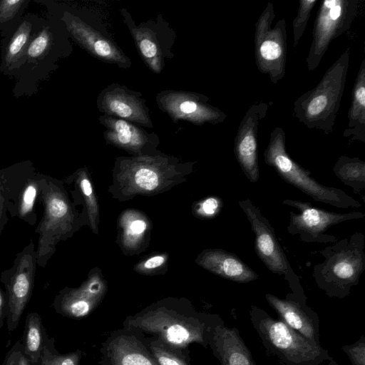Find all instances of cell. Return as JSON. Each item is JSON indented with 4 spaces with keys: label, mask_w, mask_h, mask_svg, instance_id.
I'll list each match as a JSON object with an SVG mask.
<instances>
[{
    "label": "cell",
    "mask_w": 365,
    "mask_h": 365,
    "mask_svg": "<svg viewBox=\"0 0 365 365\" xmlns=\"http://www.w3.org/2000/svg\"><path fill=\"white\" fill-rule=\"evenodd\" d=\"M99 123L105 128L107 144L122 149L131 155L153 154L158 151V135L125 120L102 114Z\"/></svg>",
    "instance_id": "ffe728a7"
},
{
    "label": "cell",
    "mask_w": 365,
    "mask_h": 365,
    "mask_svg": "<svg viewBox=\"0 0 365 365\" xmlns=\"http://www.w3.org/2000/svg\"><path fill=\"white\" fill-rule=\"evenodd\" d=\"M36 172L31 160L21 161L0 168V190L8 197V210L12 217H16V202L24 184Z\"/></svg>",
    "instance_id": "4316f807"
},
{
    "label": "cell",
    "mask_w": 365,
    "mask_h": 365,
    "mask_svg": "<svg viewBox=\"0 0 365 365\" xmlns=\"http://www.w3.org/2000/svg\"><path fill=\"white\" fill-rule=\"evenodd\" d=\"M285 132L280 126L270 133L264 152L265 163L272 167L284 181L292 185L315 201L338 208H358L361 203L342 190L323 185L311 177L308 170L292 160L286 150Z\"/></svg>",
    "instance_id": "52a82bcc"
},
{
    "label": "cell",
    "mask_w": 365,
    "mask_h": 365,
    "mask_svg": "<svg viewBox=\"0 0 365 365\" xmlns=\"http://www.w3.org/2000/svg\"><path fill=\"white\" fill-rule=\"evenodd\" d=\"M1 365H32L24 354L20 340L16 341L6 353Z\"/></svg>",
    "instance_id": "74e56055"
},
{
    "label": "cell",
    "mask_w": 365,
    "mask_h": 365,
    "mask_svg": "<svg viewBox=\"0 0 365 365\" xmlns=\"http://www.w3.org/2000/svg\"><path fill=\"white\" fill-rule=\"evenodd\" d=\"M274 18V6L269 2L255 23L254 43L257 69L275 84L285 76L287 44L286 20L279 19L272 28Z\"/></svg>",
    "instance_id": "9c48e42d"
},
{
    "label": "cell",
    "mask_w": 365,
    "mask_h": 365,
    "mask_svg": "<svg viewBox=\"0 0 365 365\" xmlns=\"http://www.w3.org/2000/svg\"><path fill=\"white\" fill-rule=\"evenodd\" d=\"M120 13L140 58L151 71L160 74L165 61L174 56L172 49L175 31L160 14L155 19L136 24L126 9H120Z\"/></svg>",
    "instance_id": "30bf717a"
},
{
    "label": "cell",
    "mask_w": 365,
    "mask_h": 365,
    "mask_svg": "<svg viewBox=\"0 0 365 365\" xmlns=\"http://www.w3.org/2000/svg\"><path fill=\"white\" fill-rule=\"evenodd\" d=\"M53 342V339H48L39 365H78L79 359L78 353L61 355L56 353Z\"/></svg>",
    "instance_id": "e575fe53"
},
{
    "label": "cell",
    "mask_w": 365,
    "mask_h": 365,
    "mask_svg": "<svg viewBox=\"0 0 365 365\" xmlns=\"http://www.w3.org/2000/svg\"><path fill=\"white\" fill-rule=\"evenodd\" d=\"M103 114L119 118L140 127L153 128L150 109L140 92L113 83L103 88L96 100Z\"/></svg>",
    "instance_id": "e0dca14e"
},
{
    "label": "cell",
    "mask_w": 365,
    "mask_h": 365,
    "mask_svg": "<svg viewBox=\"0 0 365 365\" xmlns=\"http://www.w3.org/2000/svg\"><path fill=\"white\" fill-rule=\"evenodd\" d=\"M317 0H300L297 16L292 21L293 46H297L308 24L311 12Z\"/></svg>",
    "instance_id": "836d02e7"
},
{
    "label": "cell",
    "mask_w": 365,
    "mask_h": 365,
    "mask_svg": "<svg viewBox=\"0 0 365 365\" xmlns=\"http://www.w3.org/2000/svg\"><path fill=\"white\" fill-rule=\"evenodd\" d=\"M347 353L354 365H364V342L349 348Z\"/></svg>",
    "instance_id": "60d3db41"
},
{
    "label": "cell",
    "mask_w": 365,
    "mask_h": 365,
    "mask_svg": "<svg viewBox=\"0 0 365 365\" xmlns=\"http://www.w3.org/2000/svg\"><path fill=\"white\" fill-rule=\"evenodd\" d=\"M151 350L159 365H187L183 359L160 346L152 345Z\"/></svg>",
    "instance_id": "f35d334b"
},
{
    "label": "cell",
    "mask_w": 365,
    "mask_h": 365,
    "mask_svg": "<svg viewBox=\"0 0 365 365\" xmlns=\"http://www.w3.org/2000/svg\"><path fill=\"white\" fill-rule=\"evenodd\" d=\"M107 282L101 270L91 269L86 279L78 288L66 287L56 296L52 304L55 310L66 317L80 318L89 314L102 300Z\"/></svg>",
    "instance_id": "d6986e66"
},
{
    "label": "cell",
    "mask_w": 365,
    "mask_h": 365,
    "mask_svg": "<svg viewBox=\"0 0 365 365\" xmlns=\"http://www.w3.org/2000/svg\"><path fill=\"white\" fill-rule=\"evenodd\" d=\"M6 297L0 288V330L4 325V320L6 317Z\"/></svg>",
    "instance_id": "b9f144b4"
},
{
    "label": "cell",
    "mask_w": 365,
    "mask_h": 365,
    "mask_svg": "<svg viewBox=\"0 0 365 365\" xmlns=\"http://www.w3.org/2000/svg\"><path fill=\"white\" fill-rule=\"evenodd\" d=\"M128 326L158 336L165 344L177 348L193 342H205L206 327L198 319L187 317L166 307L150 309L130 319Z\"/></svg>",
    "instance_id": "7c38bea8"
},
{
    "label": "cell",
    "mask_w": 365,
    "mask_h": 365,
    "mask_svg": "<svg viewBox=\"0 0 365 365\" xmlns=\"http://www.w3.org/2000/svg\"><path fill=\"white\" fill-rule=\"evenodd\" d=\"M155 101L159 109L175 123L182 120L201 126L217 125L227 118L226 113L212 106L209 97L201 93L163 90L156 95Z\"/></svg>",
    "instance_id": "2e32d148"
},
{
    "label": "cell",
    "mask_w": 365,
    "mask_h": 365,
    "mask_svg": "<svg viewBox=\"0 0 365 365\" xmlns=\"http://www.w3.org/2000/svg\"><path fill=\"white\" fill-rule=\"evenodd\" d=\"M365 236L355 232L320 251L324 257L313 268L317 286L327 295L343 298L359 282L365 269Z\"/></svg>",
    "instance_id": "8992f818"
},
{
    "label": "cell",
    "mask_w": 365,
    "mask_h": 365,
    "mask_svg": "<svg viewBox=\"0 0 365 365\" xmlns=\"http://www.w3.org/2000/svg\"><path fill=\"white\" fill-rule=\"evenodd\" d=\"M195 163L182 162L160 150L153 154L118 157L108 190L120 202L138 195L153 196L185 181Z\"/></svg>",
    "instance_id": "6da1fadb"
},
{
    "label": "cell",
    "mask_w": 365,
    "mask_h": 365,
    "mask_svg": "<svg viewBox=\"0 0 365 365\" xmlns=\"http://www.w3.org/2000/svg\"><path fill=\"white\" fill-rule=\"evenodd\" d=\"M212 336L222 365H255L237 331L217 325L214 328Z\"/></svg>",
    "instance_id": "d4e9b609"
},
{
    "label": "cell",
    "mask_w": 365,
    "mask_h": 365,
    "mask_svg": "<svg viewBox=\"0 0 365 365\" xmlns=\"http://www.w3.org/2000/svg\"><path fill=\"white\" fill-rule=\"evenodd\" d=\"M238 203L254 232L255 250L258 257L272 273L284 276L290 285L299 284L298 277L289 263L269 220L249 198Z\"/></svg>",
    "instance_id": "9a60e30c"
},
{
    "label": "cell",
    "mask_w": 365,
    "mask_h": 365,
    "mask_svg": "<svg viewBox=\"0 0 365 365\" xmlns=\"http://www.w3.org/2000/svg\"><path fill=\"white\" fill-rule=\"evenodd\" d=\"M223 207V201L218 196H208L192 207V212L197 217L210 220L216 217Z\"/></svg>",
    "instance_id": "8d00e7d4"
},
{
    "label": "cell",
    "mask_w": 365,
    "mask_h": 365,
    "mask_svg": "<svg viewBox=\"0 0 365 365\" xmlns=\"http://www.w3.org/2000/svg\"><path fill=\"white\" fill-rule=\"evenodd\" d=\"M118 243L125 255H137L147 249L152 224L149 218L137 210H126L118 219Z\"/></svg>",
    "instance_id": "cb8c5ba5"
},
{
    "label": "cell",
    "mask_w": 365,
    "mask_h": 365,
    "mask_svg": "<svg viewBox=\"0 0 365 365\" xmlns=\"http://www.w3.org/2000/svg\"><path fill=\"white\" fill-rule=\"evenodd\" d=\"M43 173L32 174L24 184L18 196L16 217L33 226L37 221L36 203L41 190V180Z\"/></svg>",
    "instance_id": "4dcf8cb0"
},
{
    "label": "cell",
    "mask_w": 365,
    "mask_h": 365,
    "mask_svg": "<svg viewBox=\"0 0 365 365\" xmlns=\"http://www.w3.org/2000/svg\"><path fill=\"white\" fill-rule=\"evenodd\" d=\"M31 0H0V35L9 34L24 16Z\"/></svg>",
    "instance_id": "d6a6232c"
},
{
    "label": "cell",
    "mask_w": 365,
    "mask_h": 365,
    "mask_svg": "<svg viewBox=\"0 0 365 365\" xmlns=\"http://www.w3.org/2000/svg\"><path fill=\"white\" fill-rule=\"evenodd\" d=\"M169 256L167 253L157 252L149 255L134 266V271L142 274H163L167 268Z\"/></svg>",
    "instance_id": "d590c367"
},
{
    "label": "cell",
    "mask_w": 365,
    "mask_h": 365,
    "mask_svg": "<svg viewBox=\"0 0 365 365\" xmlns=\"http://www.w3.org/2000/svg\"><path fill=\"white\" fill-rule=\"evenodd\" d=\"M37 266L34 242H30L16 254L11 267L2 271L0 281L6 290V319L7 329L14 331L29 302L34 285Z\"/></svg>",
    "instance_id": "4fadbf2b"
},
{
    "label": "cell",
    "mask_w": 365,
    "mask_h": 365,
    "mask_svg": "<svg viewBox=\"0 0 365 365\" xmlns=\"http://www.w3.org/2000/svg\"><path fill=\"white\" fill-rule=\"evenodd\" d=\"M72 51L71 38L63 24L46 15L21 60L14 76V96L19 98L36 94L40 83L58 68V61Z\"/></svg>",
    "instance_id": "7a4b0ae2"
},
{
    "label": "cell",
    "mask_w": 365,
    "mask_h": 365,
    "mask_svg": "<svg viewBox=\"0 0 365 365\" xmlns=\"http://www.w3.org/2000/svg\"><path fill=\"white\" fill-rule=\"evenodd\" d=\"M195 262L203 269L222 278L239 283H247L258 278V274L235 254L222 249H205Z\"/></svg>",
    "instance_id": "603a6c76"
},
{
    "label": "cell",
    "mask_w": 365,
    "mask_h": 365,
    "mask_svg": "<svg viewBox=\"0 0 365 365\" xmlns=\"http://www.w3.org/2000/svg\"><path fill=\"white\" fill-rule=\"evenodd\" d=\"M359 4V0H324L321 2L306 58L309 71H314L319 66L332 40L349 29L358 14Z\"/></svg>",
    "instance_id": "8fae6325"
},
{
    "label": "cell",
    "mask_w": 365,
    "mask_h": 365,
    "mask_svg": "<svg viewBox=\"0 0 365 365\" xmlns=\"http://www.w3.org/2000/svg\"><path fill=\"white\" fill-rule=\"evenodd\" d=\"M349 58V47L314 88L294 101V115L308 128L319 130L324 134L332 133L345 88Z\"/></svg>",
    "instance_id": "5b68a950"
},
{
    "label": "cell",
    "mask_w": 365,
    "mask_h": 365,
    "mask_svg": "<svg viewBox=\"0 0 365 365\" xmlns=\"http://www.w3.org/2000/svg\"><path fill=\"white\" fill-rule=\"evenodd\" d=\"M343 136L365 143V58H363L351 92L347 127Z\"/></svg>",
    "instance_id": "484cf974"
},
{
    "label": "cell",
    "mask_w": 365,
    "mask_h": 365,
    "mask_svg": "<svg viewBox=\"0 0 365 365\" xmlns=\"http://www.w3.org/2000/svg\"><path fill=\"white\" fill-rule=\"evenodd\" d=\"M254 327L264 345L285 365H319L328 354L319 344L313 342L281 320L264 311L252 307L250 312Z\"/></svg>",
    "instance_id": "ba28073f"
},
{
    "label": "cell",
    "mask_w": 365,
    "mask_h": 365,
    "mask_svg": "<svg viewBox=\"0 0 365 365\" xmlns=\"http://www.w3.org/2000/svg\"><path fill=\"white\" fill-rule=\"evenodd\" d=\"M38 200L43 216L35 229L38 234L36 248L37 265L45 267L56 250L57 244L71 237L85 224V216L71 202L63 180L43 174Z\"/></svg>",
    "instance_id": "3957f363"
},
{
    "label": "cell",
    "mask_w": 365,
    "mask_h": 365,
    "mask_svg": "<svg viewBox=\"0 0 365 365\" xmlns=\"http://www.w3.org/2000/svg\"><path fill=\"white\" fill-rule=\"evenodd\" d=\"M47 16L60 21L69 37L93 57L121 69L131 66V61L115 43L107 28L91 11L53 0H39Z\"/></svg>",
    "instance_id": "277c9868"
},
{
    "label": "cell",
    "mask_w": 365,
    "mask_h": 365,
    "mask_svg": "<svg viewBox=\"0 0 365 365\" xmlns=\"http://www.w3.org/2000/svg\"><path fill=\"white\" fill-rule=\"evenodd\" d=\"M282 203L297 209V213L290 211L289 224L287 230L292 235H298L299 238L305 242H335L336 237L326 233L329 227L344 221L364 217L361 212L336 213L298 200L287 199Z\"/></svg>",
    "instance_id": "5bb4252c"
},
{
    "label": "cell",
    "mask_w": 365,
    "mask_h": 365,
    "mask_svg": "<svg viewBox=\"0 0 365 365\" xmlns=\"http://www.w3.org/2000/svg\"><path fill=\"white\" fill-rule=\"evenodd\" d=\"M269 109L264 102L253 103L242 119L234 140V153L247 178L256 182L259 177L258 160V128Z\"/></svg>",
    "instance_id": "ac0fdd59"
},
{
    "label": "cell",
    "mask_w": 365,
    "mask_h": 365,
    "mask_svg": "<svg viewBox=\"0 0 365 365\" xmlns=\"http://www.w3.org/2000/svg\"><path fill=\"white\" fill-rule=\"evenodd\" d=\"M48 336L37 312H30L26 317L23 336V349L32 365H39L43 348Z\"/></svg>",
    "instance_id": "f546056e"
},
{
    "label": "cell",
    "mask_w": 365,
    "mask_h": 365,
    "mask_svg": "<svg viewBox=\"0 0 365 365\" xmlns=\"http://www.w3.org/2000/svg\"><path fill=\"white\" fill-rule=\"evenodd\" d=\"M44 17L36 14L24 15L16 26L0 43V72L14 78L21 60L32 38L41 26Z\"/></svg>",
    "instance_id": "44dd1931"
},
{
    "label": "cell",
    "mask_w": 365,
    "mask_h": 365,
    "mask_svg": "<svg viewBox=\"0 0 365 365\" xmlns=\"http://www.w3.org/2000/svg\"><path fill=\"white\" fill-rule=\"evenodd\" d=\"M333 171L344 184L352 187L355 192L359 193L365 189V162L359 158L340 156Z\"/></svg>",
    "instance_id": "1f68e13d"
},
{
    "label": "cell",
    "mask_w": 365,
    "mask_h": 365,
    "mask_svg": "<svg viewBox=\"0 0 365 365\" xmlns=\"http://www.w3.org/2000/svg\"><path fill=\"white\" fill-rule=\"evenodd\" d=\"M9 200L6 194L0 190V235L3 232L8 222Z\"/></svg>",
    "instance_id": "ab89813d"
},
{
    "label": "cell",
    "mask_w": 365,
    "mask_h": 365,
    "mask_svg": "<svg viewBox=\"0 0 365 365\" xmlns=\"http://www.w3.org/2000/svg\"><path fill=\"white\" fill-rule=\"evenodd\" d=\"M64 183L73 184V192L83 199L88 223L93 232L98 234L99 205L86 168H81L65 178Z\"/></svg>",
    "instance_id": "83f0119b"
},
{
    "label": "cell",
    "mask_w": 365,
    "mask_h": 365,
    "mask_svg": "<svg viewBox=\"0 0 365 365\" xmlns=\"http://www.w3.org/2000/svg\"><path fill=\"white\" fill-rule=\"evenodd\" d=\"M108 354L113 365H158L139 341L127 336L113 339Z\"/></svg>",
    "instance_id": "f1b7e54d"
},
{
    "label": "cell",
    "mask_w": 365,
    "mask_h": 365,
    "mask_svg": "<svg viewBox=\"0 0 365 365\" xmlns=\"http://www.w3.org/2000/svg\"><path fill=\"white\" fill-rule=\"evenodd\" d=\"M294 294H287L285 299L267 294L266 299L277 312L281 321L310 341L319 344V325L317 314Z\"/></svg>",
    "instance_id": "7402d4cb"
}]
</instances>
